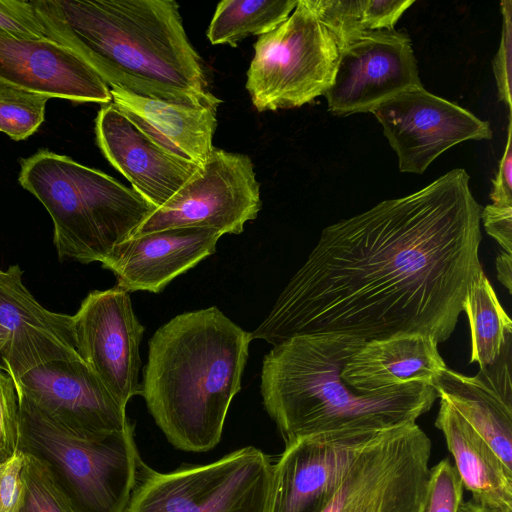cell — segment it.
<instances>
[{
  "instance_id": "4",
  "label": "cell",
  "mask_w": 512,
  "mask_h": 512,
  "mask_svg": "<svg viewBox=\"0 0 512 512\" xmlns=\"http://www.w3.org/2000/svg\"><path fill=\"white\" fill-rule=\"evenodd\" d=\"M251 340L215 306L179 314L151 337L141 395L176 449L206 452L220 442Z\"/></svg>"
},
{
  "instance_id": "3",
  "label": "cell",
  "mask_w": 512,
  "mask_h": 512,
  "mask_svg": "<svg viewBox=\"0 0 512 512\" xmlns=\"http://www.w3.org/2000/svg\"><path fill=\"white\" fill-rule=\"evenodd\" d=\"M364 342L339 333L298 335L265 355L261 395L285 445L319 433L381 432L414 423L432 408L438 395L424 382L371 393L346 384L344 367Z\"/></svg>"
},
{
  "instance_id": "31",
  "label": "cell",
  "mask_w": 512,
  "mask_h": 512,
  "mask_svg": "<svg viewBox=\"0 0 512 512\" xmlns=\"http://www.w3.org/2000/svg\"><path fill=\"white\" fill-rule=\"evenodd\" d=\"M19 404L15 383L0 364V463L17 451Z\"/></svg>"
},
{
  "instance_id": "1",
  "label": "cell",
  "mask_w": 512,
  "mask_h": 512,
  "mask_svg": "<svg viewBox=\"0 0 512 512\" xmlns=\"http://www.w3.org/2000/svg\"><path fill=\"white\" fill-rule=\"evenodd\" d=\"M469 182L455 168L324 228L251 338L273 346L320 333L448 340L483 270L482 207Z\"/></svg>"
},
{
  "instance_id": "7",
  "label": "cell",
  "mask_w": 512,
  "mask_h": 512,
  "mask_svg": "<svg viewBox=\"0 0 512 512\" xmlns=\"http://www.w3.org/2000/svg\"><path fill=\"white\" fill-rule=\"evenodd\" d=\"M273 465L253 446L166 473L142 460L123 512H268Z\"/></svg>"
},
{
  "instance_id": "38",
  "label": "cell",
  "mask_w": 512,
  "mask_h": 512,
  "mask_svg": "<svg viewBox=\"0 0 512 512\" xmlns=\"http://www.w3.org/2000/svg\"><path fill=\"white\" fill-rule=\"evenodd\" d=\"M0 353H1V346H0Z\"/></svg>"
},
{
  "instance_id": "28",
  "label": "cell",
  "mask_w": 512,
  "mask_h": 512,
  "mask_svg": "<svg viewBox=\"0 0 512 512\" xmlns=\"http://www.w3.org/2000/svg\"><path fill=\"white\" fill-rule=\"evenodd\" d=\"M21 478L23 494L18 512H74L35 457L25 454Z\"/></svg>"
},
{
  "instance_id": "32",
  "label": "cell",
  "mask_w": 512,
  "mask_h": 512,
  "mask_svg": "<svg viewBox=\"0 0 512 512\" xmlns=\"http://www.w3.org/2000/svg\"><path fill=\"white\" fill-rule=\"evenodd\" d=\"M502 32L498 51L493 60V72L496 79L499 99L511 111V65H512V2H501Z\"/></svg>"
},
{
  "instance_id": "36",
  "label": "cell",
  "mask_w": 512,
  "mask_h": 512,
  "mask_svg": "<svg viewBox=\"0 0 512 512\" xmlns=\"http://www.w3.org/2000/svg\"><path fill=\"white\" fill-rule=\"evenodd\" d=\"M498 280L512 293V253L501 252L496 258Z\"/></svg>"
},
{
  "instance_id": "34",
  "label": "cell",
  "mask_w": 512,
  "mask_h": 512,
  "mask_svg": "<svg viewBox=\"0 0 512 512\" xmlns=\"http://www.w3.org/2000/svg\"><path fill=\"white\" fill-rule=\"evenodd\" d=\"M480 220L487 234L507 253H512V207L489 204L482 208Z\"/></svg>"
},
{
  "instance_id": "24",
  "label": "cell",
  "mask_w": 512,
  "mask_h": 512,
  "mask_svg": "<svg viewBox=\"0 0 512 512\" xmlns=\"http://www.w3.org/2000/svg\"><path fill=\"white\" fill-rule=\"evenodd\" d=\"M469 321L470 363L480 369L491 365L512 341V322L484 271L471 284L463 303Z\"/></svg>"
},
{
  "instance_id": "19",
  "label": "cell",
  "mask_w": 512,
  "mask_h": 512,
  "mask_svg": "<svg viewBox=\"0 0 512 512\" xmlns=\"http://www.w3.org/2000/svg\"><path fill=\"white\" fill-rule=\"evenodd\" d=\"M222 234L207 228H173L130 237L101 263L127 292H161L174 278L213 254Z\"/></svg>"
},
{
  "instance_id": "15",
  "label": "cell",
  "mask_w": 512,
  "mask_h": 512,
  "mask_svg": "<svg viewBox=\"0 0 512 512\" xmlns=\"http://www.w3.org/2000/svg\"><path fill=\"white\" fill-rule=\"evenodd\" d=\"M379 433L327 432L286 444L273 465L268 512H321L358 455Z\"/></svg>"
},
{
  "instance_id": "2",
  "label": "cell",
  "mask_w": 512,
  "mask_h": 512,
  "mask_svg": "<svg viewBox=\"0 0 512 512\" xmlns=\"http://www.w3.org/2000/svg\"><path fill=\"white\" fill-rule=\"evenodd\" d=\"M51 40L108 85L143 97L218 107L174 0H35Z\"/></svg>"
},
{
  "instance_id": "16",
  "label": "cell",
  "mask_w": 512,
  "mask_h": 512,
  "mask_svg": "<svg viewBox=\"0 0 512 512\" xmlns=\"http://www.w3.org/2000/svg\"><path fill=\"white\" fill-rule=\"evenodd\" d=\"M22 275L17 264L0 270V358L14 382L45 363L82 360L72 316L44 308Z\"/></svg>"
},
{
  "instance_id": "35",
  "label": "cell",
  "mask_w": 512,
  "mask_h": 512,
  "mask_svg": "<svg viewBox=\"0 0 512 512\" xmlns=\"http://www.w3.org/2000/svg\"><path fill=\"white\" fill-rule=\"evenodd\" d=\"M512 120L511 113L507 126V141L499 162L498 171L492 179L490 199L492 204L512 207Z\"/></svg>"
},
{
  "instance_id": "23",
  "label": "cell",
  "mask_w": 512,
  "mask_h": 512,
  "mask_svg": "<svg viewBox=\"0 0 512 512\" xmlns=\"http://www.w3.org/2000/svg\"><path fill=\"white\" fill-rule=\"evenodd\" d=\"M454 458V466L464 488L478 504L512 512V470L445 400L435 420Z\"/></svg>"
},
{
  "instance_id": "25",
  "label": "cell",
  "mask_w": 512,
  "mask_h": 512,
  "mask_svg": "<svg viewBox=\"0 0 512 512\" xmlns=\"http://www.w3.org/2000/svg\"><path fill=\"white\" fill-rule=\"evenodd\" d=\"M339 49L357 36L394 29L414 0H308Z\"/></svg>"
},
{
  "instance_id": "37",
  "label": "cell",
  "mask_w": 512,
  "mask_h": 512,
  "mask_svg": "<svg viewBox=\"0 0 512 512\" xmlns=\"http://www.w3.org/2000/svg\"><path fill=\"white\" fill-rule=\"evenodd\" d=\"M459 512H510L503 511L500 509L490 508L474 502L472 499L466 502H462Z\"/></svg>"
},
{
  "instance_id": "8",
  "label": "cell",
  "mask_w": 512,
  "mask_h": 512,
  "mask_svg": "<svg viewBox=\"0 0 512 512\" xmlns=\"http://www.w3.org/2000/svg\"><path fill=\"white\" fill-rule=\"evenodd\" d=\"M340 49L308 0L254 44L245 87L258 112L301 107L333 82Z\"/></svg>"
},
{
  "instance_id": "6",
  "label": "cell",
  "mask_w": 512,
  "mask_h": 512,
  "mask_svg": "<svg viewBox=\"0 0 512 512\" xmlns=\"http://www.w3.org/2000/svg\"><path fill=\"white\" fill-rule=\"evenodd\" d=\"M18 404L17 450L45 466L74 512H123L142 461L134 424L85 439L50 421L25 398L18 396Z\"/></svg>"
},
{
  "instance_id": "30",
  "label": "cell",
  "mask_w": 512,
  "mask_h": 512,
  "mask_svg": "<svg viewBox=\"0 0 512 512\" xmlns=\"http://www.w3.org/2000/svg\"><path fill=\"white\" fill-rule=\"evenodd\" d=\"M0 34L20 39H50L32 1L0 0Z\"/></svg>"
},
{
  "instance_id": "11",
  "label": "cell",
  "mask_w": 512,
  "mask_h": 512,
  "mask_svg": "<svg viewBox=\"0 0 512 512\" xmlns=\"http://www.w3.org/2000/svg\"><path fill=\"white\" fill-rule=\"evenodd\" d=\"M371 113L397 154L401 172L422 174L449 148L468 140L492 137L489 122L428 92L423 86L404 90Z\"/></svg>"
},
{
  "instance_id": "12",
  "label": "cell",
  "mask_w": 512,
  "mask_h": 512,
  "mask_svg": "<svg viewBox=\"0 0 512 512\" xmlns=\"http://www.w3.org/2000/svg\"><path fill=\"white\" fill-rule=\"evenodd\" d=\"M422 86L409 36L383 29L367 32L340 48L333 82L324 96L336 116L371 112L382 102Z\"/></svg>"
},
{
  "instance_id": "9",
  "label": "cell",
  "mask_w": 512,
  "mask_h": 512,
  "mask_svg": "<svg viewBox=\"0 0 512 512\" xmlns=\"http://www.w3.org/2000/svg\"><path fill=\"white\" fill-rule=\"evenodd\" d=\"M432 443L414 423L376 435L321 512H415L425 490Z\"/></svg>"
},
{
  "instance_id": "18",
  "label": "cell",
  "mask_w": 512,
  "mask_h": 512,
  "mask_svg": "<svg viewBox=\"0 0 512 512\" xmlns=\"http://www.w3.org/2000/svg\"><path fill=\"white\" fill-rule=\"evenodd\" d=\"M0 80L49 98L112 102L102 78L70 48L49 39L0 34Z\"/></svg>"
},
{
  "instance_id": "22",
  "label": "cell",
  "mask_w": 512,
  "mask_h": 512,
  "mask_svg": "<svg viewBox=\"0 0 512 512\" xmlns=\"http://www.w3.org/2000/svg\"><path fill=\"white\" fill-rule=\"evenodd\" d=\"M446 367L433 338L406 334L365 341L348 359L342 378L355 390L371 393L412 381L432 386Z\"/></svg>"
},
{
  "instance_id": "29",
  "label": "cell",
  "mask_w": 512,
  "mask_h": 512,
  "mask_svg": "<svg viewBox=\"0 0 512 512\" xmlns=\"http://www.w3.org/2000/svg\"><path fill=\"white\" fill-rule=\"evenodd\" d=\"M463 491L454 464L444 458L429 469L423 497L415 512H459Z\"/></svg>"
},
{
  "instance_id": "33",
  "label": "cell",
  "mask_w": 512,
  "mask_h": 512,
  "mask_svg": "<svg viewBox=\"0 0 512 512\" xmlns=\"http://www.w3.org/2000/svg\"><path fill=\"white\" fill-rule=\"evenodd\" d=\"M25 454L16 453L0 463V512H18L22 501L23 483L21 472Z\"/></svg>"
},
{
  "instance_id": "17",
  "label": "cell",
  "mask_w": 512,
  "mask_h": 512,
  "mask_svg": "<svg viewBox=\"0 0 512 512\" xmlns=\"http://www.w3.org/2000/svg\"><path fill=\"white\" fill-rule=\"evenodd\" d=\"M95 131L106 159L155 208L165 204L201 167L158 145L112 103L100 108Z\"/></svg>"
},
{
  "instance_id": "20",
  "label": "cell",
  "mask_w": 512,
  "mask_h": 512,
  "mask_svg": "<svg viewBox=\"0 0 512 512\" xmlns=\"http://www.w3.org/2000/svg\"><path fill=\"white\" fill-rule=\"evenodd\" d=\"M512 341L474 376L446 367L432 386L512 470Z\"/></svg>"
},
{
  "instance_id": "10",
  "label": "cell",
  "mask_w": 512,
  "mask_h": 512,
  "mask_svg": "<svg viewBox=\"0 0 512 512\" xmlns=\"http://www.w3.org/2000/svg\"><path fill=\"white\" fill-rule=\"evenodd\" d=\"M262 206L251 158L214 147L205 163L128 237L173 228H207L240 234Z\"/></svg>"
},
{
  "instance_id": "26",
  "label": "cell",
  "mask_w": 512,
  "mask_h": 512,
  "mask_svg": "<svg viewBox=\"0 0 512 512\" xmlns=\"http://www.w3.org/2000/svg\"><path fill=\"white\" fill-rule=\"evenodd\" d=\"M297 3L298 0H223L216 7L206 36L213 45L236 47L249 36L274 30Z\"/></svg>"
},
{
  "instance_id": "14",
  "label": "cell",
  "mask_w": 512,
  "mask_h": 512,
  "mask_svg": "<svg viewBox=\"0 0 512 512\" xmlns=\"http://www.w3.org/2000/svg\"><path fill=\"white\" fill-rule=\"evenodd\" d=\"M14 383L18 396L77 437L100 438L132 425L126 406L83 360L45 363Z\"/></svg>"
},
{
  "instance_id": "5",
  "label": "cell",
  "mask_w": 512,
  "mask_h": 512,
  "mask_svg": "<svg viewBox=\"0 0 512 512\" xmlns=\"http://www.w3.org/2000/svg\"><path fill=\"white\" fill-rule=\"evenodd\" d=\"M18 181L46 208L60 259L103 262L156 209L111 176L48 150L21 159Z\"/></svg>"
},
{
  "instance_id": "21",
  "label": "cell",
  "mask_w": 512,
  "mask_h": 512,
  "mask_svg": "<svg viewBox=\"0 0 512 512\" xmlns=\"http://www.w3.org/2000/svg\"><path fill=\"white\" fill-rule=\"evenodd\" d=\"M110 93L111 103L164 149L198 166L210 156L218 107L143 97L120 88H110Z\"/></svg>"
},
{
  "instance_id": "13",
  "label": "cell",
  "mask_w": 512,
  "mask_h": 512,
  "mask_svg": "<svg viewBox=\"0 0 512 512\" xmlns=\"http://www.w3.org/2000/svg\"><path fill=\"white\" fill-rule=\"evenodd\" d=\"M77 351L122 404L141 395L139 353L144 327L129 293L115 285L91 291L72 316Z\"/></svg>"
},
{
  "instance_id": "27",
  "label": "cell",
  "mask_w": 512,
  "mask_h": 512,
  "mask_svg": "<svg viewBox=\"0 0 512 512\" xmlns=\"http://www.w3.org/2000/svg\"><path fill=\"white\" fill-rule=\"evenodd\" d=\"M49 99L0 80V131L13 140L28 138L43 123Z\"/></svg>"
}]
</instances>
